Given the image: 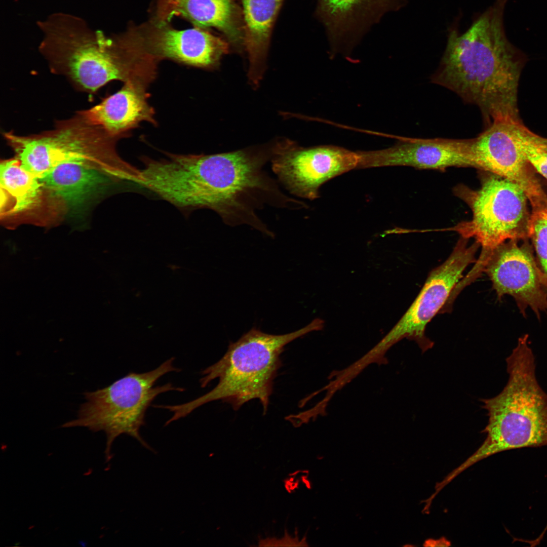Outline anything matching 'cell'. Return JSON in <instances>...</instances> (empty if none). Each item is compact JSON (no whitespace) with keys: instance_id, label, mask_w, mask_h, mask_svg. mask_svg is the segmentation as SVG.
Returning a JSON list of instances; mask_svg holds the SVG:
<instances>
[{"instance_id":"15","label":"cell","mask_w":547,"mask_h":547,"mask_svg":"<svg viewBox=\"0 0 547 547\" xmlns=\"http://www.w3.org/2000/svg\"><path fill=\"white\" fill-rule=\"evenodd\" d=\"M407 0H317L315 16L323 25L332 55H349L387 13L406 6Z\"/></svg>"},{"instance_id":"18","label":"cell","mask_w":547,"mask_h":547,"mask_svg":"<svg viewBox=\"0 0 547 547\" xmlns=\"http://www.w3.org/2000/svg\"><path fill=\"white\" fill-rule=\"evenodd\" d=\"M109 177L106 169L98 163L71 161L57 165L39 179L53 196L73 207L97 194Z\"/></svg>"},{"instance_id":"5","label":"cell","mask_w":547,"mask_h":547,"mask_svg":"<svg viewBox=\"0 0 547 547\" xmlns=\"http://www.w3.org/2000/svg\"><path fill=\"white\" fill-rule=\"evenodd\" d=\"M529 336L520 337L506 358L508 381L496 396L482 399L488 422L486 438L478 450L454 470L459 475L479 461L497 453L547 445V394L535 375V358Z\"/></svg>"},{"instance_id":"6","label":"cell","mask_w":547,"mask_h":547,"mask_svg":"<svg viewBox=\"0 0 547 547\" xmlns=\"http://www.w3.org/2000/svg\"><path fill=\"white\" fill-rule=\"evenodd\" d=\"M174 360L172 357L146 372H130L106 387L85 393L86 402L81 405L77 418L63 424L62 427L84 426L94 432L104 431L107 438L106 454L109 459L112 443L122 434L132 437L153 451L140 435V429L145 424L148 408L158 395L185 390L170 382L154 386L163 375L181 370L173 366Z\"/></svg>"},{"instance_id":"14","label":"cell","mask_w":547,"mask_h":547,"mask_svg":"<svg viewBox=\"0 0 547 547\" xmlns=\"http://www.w3.org/2000/svg\"><path fill=\"white\" fill-rule=\"evenodd\" d=\"M471 139L404 138L381 150L358 151V169L408 166L420 169L445 170L474 167Z\"/></svg>"},{"instance_id":"20","label":"cell","mask_w":547,"mask_h":547,"mask_svg":"<svg viewBox=\"0 0 547 547\" xmlns=\"http://www.w3.org/2000/svg\"><path fill=\"white\" fill-rule=\"evenodd\" d=\"M0 181L1 211L5 215L22 213L40 203L43 183L17 158L1 163Z\"/></svg>"},{"instance_id":"2","label":"cell","mask_w":547,"mask_h":547,"mask_svg":"<svg viewBox=\"0 0 547 547\" xmlns=\"http://www.w3.org/2000/svg\"><path fill=\"white\" fill-rule=\"evenodd\" d=\"M507 0H496L461 33L449 29L433 83L477 105L490 124L520 120L517 93L521 62L505 35L503 14Z\"/></svg>"},{"instance_id":"24","label":"cell","mask_w":547,"mask_h":547,"mask_svg":"<svg viewBox=\"0 0 547 547\" xmlns=\"http://www.w3.org/2000/svg\"><path fill=\"white\" fill-rule=\"evenodd\" d=\"M164 405H160V408H163V409H164V407H164ZM165 424H165V425H168V424H170V423H169L168 422V420H167V421L166 422Z\"/></svg>"},{"instance_id":"12","label":"cell","mask_w":547,"mask_h":547,"mask_svg":"<svg viewBox=\"0 0 547 547\" xmlns=\"http://www.w3.org/2000/svg\"><path fill=\"white\" fill-rule=\"evenodd\" d=\"M478 263L490 279L498 299L513 297L523 316L528 307L538 319L547 310V293L529 239L507 240L481 252Z\"/></svg>"},{"instance_id":"9","label":"cell","mask_w":547,"mask_h":547,"mask_svg":"<svg viewBox=\"0 0 547 547\" xmlns=\"http://www.w3.org/2000/svg\"><path fill=\"white\" fill-rule=\"evenodd\" d=\"M467 242L468 239L461 237L448 258L429 272L408 309L374 347L378 354L384 355L390 346L405 338L415 341L422 353L433 347L434 342L425 334L426 325L449 299L465 268L476 261L480 245L475 242L469 246Z\"/></svg>"},{"instance_id":"16","label":"cell","mask_w":547,"mask_h":547,"mask_svg":"<svg viewBox=\"0 0 547 547\" xmlns=\"http://www.w3.org/2000/svg\"><path fill=\"white\" fill-rule=\"evenodd\" d=\"M181 16L195 26L214 28L235 51L245 49V27L240 0H157L155 21Z\"/></svg>"},{"instance_id":"7","label":"cell","mask_w":547,"mask_h":547,"mask_svg":"<svg viewBox=\"0 0 547 547\" xmlns=\"http://www.w3.org/2000/svg\"><path fill=\"white\" fill-rule=\"evenodd\" d=\"M4 136L22 166L38 178L67 161L95 162L111 171L122 169L126 163L115 150V138L81 111L39 134L22 136L10 131Z\"/></svg>"},{"instance_id":"1","label":"cell","mask_w":547,"mask_h":547,"mask_svg":"<svg viewBox=\"0 0 547 547\" xmlns=\"http://www.w3.org/2000/svg\"><path fill=\"white\" fill-rule=\"evenodd\" d=\"M275 143L213 154H169L155 160L151 191L183 209H209L226 224H246L273 236L256 211L265 206L289 208L293 201L263 170Z\"/></svg>"},{"instance_id":"19","label":"cell","mask_w":547,"mask_h":547,"mask_svg":"<svg viewBox=\"0 0 547 547\" xmlns=\"http://www.w3.org/2000/svg\"><path fill=\"white\" fill-rule=\"evenodd\" d=\"M284 0H240L245 27L248 77L257 87L265 70L272 30Z\"/></svg>"},{"instance_id":"11","label":"cell","mask_w":547,"mask_h":547,"mask_svg":"<svg viewBox=\"0 0 547 547\" xmlns=\"http://www.w3.org/2000/svg\"><path fill=\"white\" fill-rule=\"evenodd\" d=\"M272 171L291 194L309 200L319 197L330 179L358 169V152L333 145L302 147L288 139L276 141Z\"/></svg>"},{"instance_id":"10","label":"cell","mask_w":547,"mask_h":547,"mask_svg":"<svg viewBox=\"0 0 547 547\" xmlns=\"http://www.w3.org/2000/svg\"><path fill=\"white\" fill-rule=\"evenodd\" d=\"M525 127L521 120L493 121L471 139V152L475 168L518 184L533 209L547 203V193L522 148Z\"/></svg>"},{"instance_id":"3","label":"cell","mask_w":547,"mask_h":547,"mask_svg":"<svg viewBox=\"0 0 547 547\" xmlns=\"http://www.w3.org/2000/svg\"><path fill=\"white\" fill-rule=\"evenodd\" d=\"M38 49L53 73L77 89L93 94L113 80L150 82L155 65L126 49L119 36L95 30L82 18L56 12L37 22Z\"/></svg>"},{"instance_id":"13","label":"cell","mask_w":547,"mask_h":547,"mask_svg":"<svg viewBox=\"0 0 547 547\" xmlns=\"http://www.w3.org/2000/svg\"><path fill=\"white\" fill-rule=\"evenodd\" d=\"M127 47L143 59L157 62L170 59L204 68H213L230 48L223 37L205 28L177 30L156 21L122 36Z\"/></svg>"},{"instance_id":"23","label":"cell","mask_w":547,"mask_h":547,"mask_svg":"<svg viewBox=\"0 0 547 547\" xmlns=\"http://www.w3.org/2000/svg\"><path fill=\"white\" fill-rule=\"evenodd\" d=\"M282 539H277L272 538H267L265 539H260L259 541V546H307L305 537L301 541H299L297 533L294 538L291 537L285 530V536Z\"/></svg>"},{"instance_id":"8","label":"cell","mask_w":547,"mask_h":547,"mask_svg":"<svg viewBox=\"0 0 547 547\" xmlns=\"http://www.w3.org/2000/svg\"><path fill=\"white\" fill-rule=\"evenodd\" d=\"M483 172L478 189L461 185L455 189L472 212V219L459 223L455 230L462 237L474 238L481 252L507 240L529 239L531 211L524 190L507 178Z\"/></svg>"},{"instance_id":"21","label":"cell","mask_w":547,"mask_h":547,"mask_svg":"<svg viewBox=\"0 0 547 547\" xmlns=\"http://www.w3.org/2000/svg\"><path fill=\"white\" fill-rule=\"evenodd\" d=\"M529 227V239L547 293V204L531 210Z\"/></svg>"},{"instance_id":"4","label":"cell","mask_w":547,"mask_h":547,"mask_svg":"<svg viewBox=\"0 0 547 547\" xmlns=\"http://www.w3.org/2000/svg\"><path fill=\"white\" fill-rule=\"evenodd\" d=\"M323 326V320L316 319L300 329L282 335L270 334L253 328L231 343L218 361L202 372V387L218 379L212 390L183 404L164 406L173 413L168 422L184 418L200 406L217 400L230 404L237 410L256 399L260 402L265 414L274 380L282 365L280 356L284 347L301 336L321 330Z\"/></svg>"},{"instance_id":"17","label":"cell","mask_w":547,"mask_h":547,"mask_svg":"<svg viewBox=\"0 0 547 547\" xmlns=\"http://www.w3.org/2000/svg\"><path fill=\"white\" fill-rule=\"evenodd\" d=\"M147 84L139 80L126 82L119 91L100 103L80 111L89 121L115 138L142 121L155 124L153 109L147 100Z\"/></svg>"},{"instance_id":"22","label":"cell","mask_w":547,"mask_h":547,"mask_svg":"<svg viewBox=\"0 0 547 547\" xmlns=\"http://www.w3.org/2000/svg\"><path fill=\"white\" fill-rule=\"evenodd\" d=\"M534 133L525 128L522 146L528 162L536 172L547 179V151L538 145L534 140Z\"/></svg>"}]
</instances>
